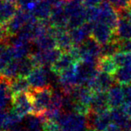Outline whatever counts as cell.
<instances>
[{
  "label": "cell",
  "mask_w": 131,
  "mask_h": 131,
  "mask_svg": "<svg viewBox=\"0 0 131 131\" xmlns=\"http://www.w3.org/2000/svg\"><path fill=\"white\" fill-rule=\"evenodd\" d=\"M64 9L69 17L68 28L69 30L72 28L80 27L86 20V7L78 0H69L66 2Z\"/></svg>",
  "instance_id": "cell-1"
},
{
  "label": "cell",
  "mask_w": 131,
  "mask_h": 131,
  "mask_svg": "<svg viewBox=\"0 0 131 131\" xmlns=\"http://www.w3.org/2000/svg\"><path fill=\"white\" fill-rule=\"evenodd\" d=\"M29 93L34 104L33 114L42 115L49 107L53 89L50 85H48L42 89H32Z\"/></svg>",
  "instance_id": "cell-2"
},
{
  "label": "cell",
  "mask_w": 131,
  "mask_h": 131,
  "mask_svg": "<svg viewBox=\"0 0 131 131\" xmlns=\"http://www.w3.org/2000/svg\"><path fill=\"white\" fill-rule=\"evenodd\" d=\"M58 123L62 131H85L88 129L87 117L73 112H63Z\"/></svg>",
  "instance_id": "cell-3"
},
{
  "label": "cell",
  "mask_w": 131,
  "mask_h": 131,
  "mask_svg": "<svg viewBox=\"0 0 131 131\" xmlns=\"http://www.w3.org/2000/svg\"><path fill=\"white\" fill-rule=\"evenodd\" d=\"M119 16L115 8L110 3L103 2L98 5V19L97 22L105 24L114 32L119 24Z\"/></svg>",
  "instance_id": "cell-4"
},
{
  "label": "cell",
  "mask_w": 131,
  "mask_h": 131,
  "mask_svg": "<svg viewBox=\"0 0 131 131\" xmlns=\"http://www.w3.org/2000/svg\"><path fill=\"white\" fill-rule=\"evenodd\" d=\"M11 104L12 110L23 118L34 113L33 100L29 92L13 94Z\"/></svg>",
  "instance_id": "cell-5"
},
{
  "label": "cell",
  "mask_w": 131,
  "mask_h": 131,
  "mask_svg": "<svg viewBox=\"0 0 131 131\" xmlns=\"http://www.w3.org/2000/svg\"><path fill=\"white\" fill-rule=\"evenodd\" d=\"M88 128L97 131H106L112 123L110 111L94 113L90 111L87 116Z\"/></svg>",
  "instance_id": "cell-6"
},
{
  "label": "cell",
  "mask_w": 131,
  "mask_h": 131,
  "mask_svg": "<svg viewBox=\"0 0 131 131\" xmlns=\"http://www.w3.org/2000/svg\"><path fill=\"white\" fill-rule=\"evenodd\" d=\"M68 28H55L51 27L49 34L55 39L57 47L62 52H69L74 45L72 38L70 36L69 30H67Z\"/></svg>",
  "instance_id": "cell-7"
},
{
  "label": "cell",
  "mask_w": 131,
  "mask_h": 131,
  "mask_svg": "<svg viewBox=\"0 0 131 131\" xmlns=\"http://www.w3.org/2000/svg\"><path fill=\"white\" fill-rule=\"evenodd\" d=\"M91 37L100 44L104 45L116 38L115 32L105 24L96 22L94 23Z\"/></svg>",
  "instance_id": "cell-8"
},
{
  "label": "cell",
  "mask_w": 131,
  "mask_h": 131,
  "mask_svg": "<svg viewBox=\"0 0 131 131\" xmlns=\"http://www.w3.org/2000/svg\"><path fill=\"white\" fill-rule=\"evenodd\" d=\"M114 84L115 80L113 75L100 71L94 79L89 81L87 86L94 92H108Z\"/></svg>",
  "instance_id": "cell-9"
},
{
  "label": "cell",
  "mask_w": 131,
  "mask_h": 131,
  "mask_svg": "<svg viewBox=\"0 0 131 131\" xmlns=\"http://www.w3.org/2000/svg\"><path fill=\"white\" fill-rule=\"evenodd\" d=\"M27 78L32 89H42L49 85L48 73L43 66L35 67Z\"/></svg>",
  "instance_id": "cell-10"
},
{
  "label": "cell",
  "mask_w": 131,
  "mask_h": 131,
  "mask_svg": "<svg viewBox=\"0 0 131 131\" xmlns=\"http://www.w3.org/2000/svg\"><path fill=\"white\" fill-rule=\"evenodd\" d=\"M93 27H94V23L85 22L80 27L69 29V34L73 43L76 45H79L84 43L88 38L91 37Z\"/></svg>",
  "instance_id": "cell-11"
},
{
  "label": "cell",
  "mask_w": 131,
  "mask_h": 131,
  "mask_svg": "<svg viewBox=\"0 0 131 131\" xmlns=\"http://www.w3.org/2000/svg\"><path fill=\"white\" fill-rule=\"evenodd\" d=\"M94 93L95 92L88 86H76L70 96L72 97L74 102L88 105L90 107V104Z\"/></svg>",
  "instance_id": "cell-12"
},
{
  "label": "cell",
  "mask_w": 131,
  "mask_h": 131,
  "mask_svg": "<svg viewBox=\"0 0 131 131\" xmlns=\"http://www.w3.org/2000/svg\"><path fill=\"white\" fill-rule=\"evenodd\" d=\"M76 63L78 62L70 54V53L63 52L62 55L60 56V58L50 66V69L54 74L59 76Z\"/></svg>",
  "instance_id": "cell-13"
},
{
  "label": "cell",
  "mask_w": 131,
  "mask_h": 131,
  "mask_svg": "<svg viewBox=\"0 0 131 131\" xmlns=\"http://www.w3.org/2000/svg\"><path fill=\"white\" fill-rule=\"evenodd\" d=\"M10 79L0 74V110H6L12 103Z\"/></svg>",
  "instance_id": "cell-14"
},
{
  "label": "cell",
  "mask_w": 131,
  "mask_h": 131,
  "mask_svg": "<svg viewBox=\"0 0 131 131\" xmlns=\"http://www.w3.org/2000/svg\"><path fill=\"white\" fill-rule=\"evenodd\" d=\"M110 108L107 92H95L90 104V111L94 113H103Z\"/></svg>",
  "instance_id": "cell-15"
},
{
  "label": "cell",
  "mask_w": 131,
  "mask_h": 131,
  "mask_svg": "<svg viewBox=\"0 0 131 131\" xmlns=\"http://www.w3.org/2000/svg\"><path fill=\"white\" fill-rule=\"evenodd\" d=\"M110 115L112 123L119 126L122 130L128 131L131 129V119L121 110V108H111Z\"/></svg>",
  "instance_id": "cell-16"
},
{
  "label": "cell",
  "mask_w": 131,
  "mask_h": 131,
  "mask_svg": "<svg viewBox=\"0 0 131 131\" xmlns=\"http://www.w3.org/2000/svg\"><path fill=\"white\" fill-rule=\"evenodd\" d=\"M107 96L110 108H120L125 102L122 87L119 84L112 86L107 92Z\"/></svg>",
  "instance_id": "cell-17"
},
{
  "label": "cell",
  "mask_w": 131,
  "mask_h": 131,
  "mask_svg": "<svg viewBox=\"0 0 131 131\" xmlns=\"http://www.w3.org/2000/svg\"><path fill=\"white\" fill-rule=\"evenodd\" d=\"M49 19L52 27H55V28L68 27L69 17L65 12L64 6L53 8L52 14H51Z\"/></svg>",
  "instance_id": "cell-18"
},
{
  "label": "cell",
  "mask_w": 131,
  "mask_h": 131,
  "mask_svg": "<svg viewBox=\"0 0 131 131\" xmlns=\"http://www.w3.org/2000/svg\"><path fill=\"white\" fill-rule=\"evenodd\" d=\"M18 9V7L15 3L0 0V26L8 23L14 16Z\"/></svg>",
  "instance_id": "cell-19"
},
{
  "label": "cell",
  "mask_w": 131,
  "mask_h": 131,
  "mask_svg": "<svg viewBox=\"0 0 131 131\" xmlns=\"http://www.w3.org/2000/svg\"><path fill=\"white\" fill-rule=\"evenodd\" d=\"M97 66L100 72L106 73L113 76L119 69L113 56H100L98 59Z\"/></svg>",
  "instance_id": "cell-20"
},
{
  "label": "cell",
  "mask_w": 131,
  "mask_h": 131,
  "mask_svg": "<svg viewBox=\"0 0 131 131\" xmlns=\"http://www.w3.org/2000/svg\"><path fill=\"white\" fill-rule=\"evenodd\" d=\"M10 89L13 94L19 93H28L32 89L27 77H18L10 80Z\"/></svg>",
  "instance_id": "cell-21"
},
{
  "label": "cell",
  "mask_w": 131,
  "mask_h": 131,
  "mask_svg": "<svg viewBox=\"0 0 131 131\" xmlns=\"http://www.w3.org/2000/svg\"><path fill=\"white\" fill-rule=\"evenodd\" d=\"M53 11L52 5L49 4L48 0H39L35 7L33 14L40 20L49 18Z\"/></svg>",
  "instance_id": "cell-22"
},
{
  "label": "cell",
  "mask_w": 131,
  "mask_h": 131,
  "mask_svg": "<svg viewBox=\"0 0 131 131\" xmlns=\"http://www.w3.org/2000/svg\"><path fill=\"white\" fill-rule=\"evenodd\" d=\"M115 34L120 40H131V22L125 18H120Z\"/></svg>",
  "instance_id": "cell-23"
},
{
  "label": "cell",
  "mask_w": 131,
  "mask_h": 131,
  "mask_svg": "<svg viewBox=\"0 0 131 131\" xmlns=\"http://www.w3.org/2000/svg\"><path fill=\"white\" fill-rule=\"evenodd\" d=\"M34 42L39 50H48L54 49V48H58L55 39L49 33L38 38Z\"/></svg>",
  "instance_id": "cell-24"
},
{
  "label": "cell",
  "mask_w": 131,
  "mask_h": 131,
  "mask_svg": "<svg viewBox=\"0 0 131 131\" xmlns=\"http://www.w3.org/2000/svg\"><path fill=\"white\" fill-rule=\"evenodd\" d=\"M114 78L117 84L124 85L131 84V66L120 67L114 75Z\"/></svg>",
  "instance_id": "cell-25"
},
{
  "label": "cell",
  "mask_w": 131,
  "mask_h": 131,
  "mask_svg": "<svg viewBox=\"0 0 131 131\" xmlns=\"http://www.w3.org/2000/svg\"><path fill=\"white\" fill-rule=\"evenodd\" d=\"M120 51V42L116 37L104 45H101V56H113Z\"/></svg>",
  "instance_id": "cell-26"
},
{
  "label": "cell",
  "mask_w": 131,
  "mask_h": 131,
  "mask_svg": "<svg viewBox=\"0 0 131 131\" xmlns=\"http://www.w3.org/2000/svg\"><path fill=\"white\" fill-rule=\"evenodd\" d=\"M34 68L35 66L29 56L18 59V72L21 77H28Z\"/></svg>",
  "instance_id": "cell-27"
},
{
  "label": "cell",
  "mask_w": 131,
  "mask_h": 131,
  "mask_svg": "<svg viewBox=\"0 0 131 131\" xmlns=\"http://www.w3.org/2000/svg\"><path fill=\"white\" fill-rule=\"evenodd\" d=\"M1 74L11 80L19 76L18 72V59H13L3 70Z\"/></svg>",
  "instance_id": "cell-28"
},
{
  "label": "cell",
  "mask_w": 131,
  "mask_h": 131,
  "mask_svg": "<svg viewBox=\"0 0 131 131\" xmlns=\"http://www.w3.org/2000/svg\"><path fill=\"white\" fill-rule=\"evenodd\" d=\"M113 57L119 68L123 66H131V52L119 51Z\"/></svg>",
  "instance_id": "cell-29"
},
{
  "label": "cell",
  "mask_w": 131,
  "mask_h": 131,
  "mask_svg": "<svg viewBox=\"0 0 131 131\" xmlns=\"http://www.w3.org/2000/svg\"><path fill=\"white\" fill-rule=\"evenodd\" d=\"M107 1L113 5L117 12L131 7V0H107Z\"/></svg>",
  "instance_id": "cell-30"
},
{
  "label": "cell",
  "mask_w": 131,
  "mask_h": 131,
  "mask_svg": "<svg viewBox=\"0 0 131 131\" xmlns=\"http://www.w3.org/2000/svg\"><path fill=\"white\" fill-rule=\"evenodd\" d=\"M43 131H62L57 121L45 120L43 124Z\"/></svg>",
  "instance_id": "cell-31"
},
{
  "label": "cell",
  "mask_w": 131,
  "mask_h": 131,
  "mask_svg": "<svg viewBox=\"0 0 131 131\" xmlns=\"http://www.w3.org/2000/svg\"><path fill=\"white\" fill-rule=\"evenodd\" d=\"M125 98V101H131V84L121 85Z\"/></svg>",
  "instance_id": "cell-32"
},
{
  "label": "cell",
  "mask_w": 131,
  "mask_h": 131,
  "mask_svg": "<svg viewBox=\"0 0 131 131\" xmlns=\"http://www.w3.org/2000/svg\"><path fill=\"white\" fill-rule=\"evenodd\" d=\"M8 114V112L7 111V110H0V130H4Z\"/></svg>",
  "instance_id": "cell-33"
},
{
  "label": "cell",
  "mask_w": 131,
  "mask_h": 131,
  "mask_svg": "<svg viewBox=\"0 0 131 131\" xmlns=\"http://www.w3.org/2000/svg\"><path fill=\"white\" fill-rule=\"evenodd\" d=\"M118 14H119V16L120 18H125V19L131 22V7L128 8L126 9H124V10L119 11Z\"/></svg>",
  "instance_id": "cell-34"
},
{
  "label": "cell",
  "mask_w": 131,
  "mask_h": 131,
  "mask_svg": "<svg viewBox=\"0 0 131 131\" xmlns=\"http://www.w3.org/2000/svg\"><path fill=\"white\" fill-rule=\"evenodd\" d=\"M120 108L131 119V101H125Z\"/></svg>",
  "instance_id": "cell-35"
},
{
  "label": "cell",
  "mask_w": 131,
  "mask_h": 131,
  "mask_svg": "<svg viewBox=\"0 0 131 131\" xmlns=\"http://www.w3.org/2000/svg\"><path fill=\"white\" fill-rule=\"evenodd\" d=\"M104 0H85L84 4L85 7H95L103 3Z\"/></svg>",
  "instance_id": "cell-36"
},
{
  "label": "cell",
  "mask_w": 131,
  "mask_h": 131,
  "mask_svg": "<svg viewBox=\"0 0 131 131\" xmlns=\"http://www.w3.org/2000/svg\"><path fill=\"white\" fill-rule=\"evenodd\" d=\"M8 131H26L25 129V126H24V124H18L17 125L14 126L13 128H11L10 129L8 130Z\"/></svg>",
  "instance_id": "cell-37"
},
{
  "label": "cell",
  "mask_w": 131,
  "mask_h": 131,
  "mask_svg": "<svg viewBox=\"0 0 131 131\" xmlns=\"http://www.w3.org/2000/svg\"><path fill=\"white\" fill-rule=\"evenodd\" d=\"M85 131H97V130H94V129H90V128H88V129H86Z\"/></svg>",
  "instance_id": "cell-38"
},
{
  "label": "cell",
  "mask_w": 131,
  "mask_h": 131,
  "mask_svg": "<svg viewBox=\"0 0 131 131\" xmlns=\"http://www.w3.org/2000/svg\"><path fill=\"white\" fill-rule=\"evenodd\" d=\"M4 1H8V2H13V3H15V4H16V0H4Z\"/></svg>",
  "instance_id": "cell-39"
},
{
  "label": "cell",
  "mask_w": 131,
  "mask_h": 131,
  "mask_svg": "<svg viewBox=\"0 0 131 131\" xmlns=\"http://www.w3.org/2000/svg\"><path fill=\"white\" fill-rule=\"evenodd\" d=\"M78 1H79V2H80V3H82V4H84L85 0H78Z\"/></svg>",
  "instance_id": "cell-40"
},
{
  "label": "cell",
  "mask_w": 131,
  "mask_h": 131,
  "mask_svg": "<svg viewBox=\"0 0 131 131\" xmlns=\"http://www.w3.org/2000/svg\"><path fill=\"white\" fill-rule=\"evenodd\" d=\"M65 1H66V2H68V1H69V0H65Z\"/></svg>",
  "instance_id": "cell-41"
},
{
  "label": "cell",
  "mask_w": 131,
  "mask_h": 131,
  "mask_svg": "<svg viewBox=\"0 0 131 131\" xmlns=\"http://www.w3.org/2000/svg\"><path fill=\"white\" fill-rule=\"evenodd\" d=\"M0 131H5V130H0Z\"/></svg>",
  "instance_id": "cell-42"
}]
</instances>
